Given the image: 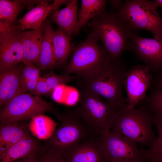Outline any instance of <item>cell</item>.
I'll use <instances>...</instances> for the list:
<instances>
[{
  "instance_id": "6da1fadb",
  "label": "cell",
  "mask_w": 162,
  "mask_h": 162,
  "mask_svg": "<svg viewBox=\"0 0 162 162\" xmlns=\"http://www.w3.org/2000/svg\"><path fill=\"white\" fill-rule=\"evenodd\" d=\"M127 67L126 63L121 58L114 59L109 56L100 69L87 76H76L74 80L81 90L94 93L122 108L127 105L122 94Z\"/></svg>"
},
{
  "instance_id": "7a4b0ae2",
  "label": "cell",
  "mask_w": 162,
  "mask_h": 162,
  "mask_svg": "<svg viewBox=\"0 0 162 162\" xmlns=\"http://www.w3.org/2000/svg\"><path fill=\"white\" fill-rule=\"evenodd\" d=\"M140 105L134 109L127 105L122 108L110 130L148 148L157 137L152 127L153 117L144 105Z\"/></svg>"
},
{
  "instance_id": "3957f363",
  "label": "cell",
  "mask_w": 162,
  "mask_h": 162,
  "mask_svg": "<svg viewBox=\"0 0 162 162\" xmlns=\"http://www.w3.org/2000/svg\"><path fill=\"white\" fill-rule=\"evenodd\" d=\"M88 24L92 29L88 35L101 41L111 58H121L123 52L127 50L131 32L123 22L114 14L106 11Z\"/></svg>"
},
{
  "instance_id": "277c9868",
  "label": "cell",
  "mask_w": 162,
  "mask_h": 162,
  "mask_svg": "<svg viewBox=\"0 0 162 162\" xmlns=\"http://www.w3.org/2000/svg\"><path fill=\"white\" fill-rule=\"evenodd\" d=\"M154 1L126 0L120 10L113 14L131 32L145 30L154 38H162V17L157 11Z\"/></svg>"
},
{
  "instance_id": "5b68a950",
  "label": "cell",
  "mask_w": 162,
  "mask_h": 162,
  "mask_svg": "<svg viewBox=\"0 0 162 162\" xmlns=\"http://www.w3.org/2000/svg\"><path fill=\"white\" fill-rule=\"evenodd\" d=\"M81 90L79 104L74 109L92 134L98 136L104 130H110L121 108L94 93Z\"/></svg>"
},
{
  "instance_id": "8992f818",
  "label": "cell",
  "mask_w": 162,
  "mask_h": 162,
  "mask_svg": "<svg viewBox=\"0 0 162 162\" xmlns=\"http://www.w3.org/2000/svg\"><path fill=\"white\" fill-rule=\"evenodd\" d=\"M62 123L50 139V152L62 157L94 136L74 109L62 116Z\"/></svg>"
},
{
  "instance_id": "52a82bcc",
  "label": "cell",
  "mask_w": 162,
  "mask_h": 162,
  "mask_svg": "<svg viewBox=\"0 0 162 162\" xmlns=\"http://www.w3.org/2000/svg\"><path fill=\"white\" fill-rule=\"evenodd\" d=\"M98 42L88 35L85 40L74 47L72 57L65 67L64 74H74L78 76L86 77L101 68L109 56Z\"/></svg>"
},
{
  "instance_id": "ba28073f",
  "label": "cell",
  "mask_w": 162,
  "mask_h": 162,
  "mask_svg": "<svg viewBox=\"0 0 162 162\" xmlns=\"http://www.w3.org/2000/svg\"><path fill=\"white\" fill-rule=\"evenodd\" d=\"M46 112L54 113L61 121L62 116L53 108L52 104L39 96L22 92L8 102L1 109V122H11L31 119Z\"/></svg>"
},
{
  "instance_id": "9c48e42d",
  "label": "cell",
  "mask_w": 162,
  "mask_h": 162,
  "mask_svg": "<svg viewBox=\"0 0 162 162\" xmlns=\"http://www.w3.org/2000/svg\"><path fill=\"white\" fill-rule=\"evenodd\" d=\"M104 156L108 162H146L142 148L136 142L110 130L99 134Z\"/></svg>"
},
{
  "instance_id": "30bf717a",
  "label": "cell",
  "mask_w": 162,
  "mask_h": 162,
  "mask_svg": "<svg viewBox=\"0 0 162 162\" xmlns=\"http://www.w3.org/2000/svg\"><path fill=\"white\" fill-rule=\"evenodd\" d=\"M23 31L19 24L10 25L0 20V69L12 67L22 62Z\"/></svg>"
},
{
  "instance_id": "8fae6325",
  "label": "cell",
  "mask_w": 162,
  "mask_h": 162,
  "mask_svg": "<svg viewBox=\"0 0 162 162\" xmlns=\"http://www.w3.org/2000/svg\"><path fill=\"white\" fill-rule=\"evenodd\" d=\"M127 50L132 52L154 74L162 73V38H147L131 32Z\"/></svg>"
},
{
  "instance_id": "7c38bea8",
  "label": "cell",
  "mask_w": 162,
  "mask_h": 162,
  "mask_svg": "<svg viewBox=\"0 0 162 162\" xmlns=\"http://www.w3.org/2000/svg\"><path fill=\"white\" fill-rule=\"evenodd\" d=\"M153 79L152 73L144 64H136L127 70L124 85L127 94L126 101L128 108H136L145 99L146 92L152 86Z\"/></svg>"
},
{
  "instance_id": "4fadbf2b",
  "label": "cell",
  "mask_w": 162,
  "mask_h": 162,
  "mask_svg": "<svg viewBox=\"0 0 162 162\" xmlns=\"http://www.w3.org/2000/svg\"><path fill=\"white\" fill-rule=\"evenodd\" d=\"M62 158L64 162H108L99 136L86 139Z\"/></svg>"
},
{
  "instance_id": "5bb4252c",
  "label": "cell",
  "mask_w": 162,
  "mask_h": 162,
  "mask_svg": "<svg viewBox=\"0 0 162 162\" xmlns=\"http://www.w3.org/2000/svg\"><path fill=\"white\" fill-rule=\"evenodd\" d=\"M22 64L0 69V106H4L22 92L20 76L25 66Z\"/></svg>"
},
{
  "instance_id": "9a60e30c",
  "label": "cell",
  "mask_w": 162,
  "mask_h": 162,
  "mask_svg": "<svg viewBox=\"0 0 162 162\" xmlns=\"http://www.w3.org/2000/svg\"><path fill=\"white\" fill-rule=\"evenodd\" d=\"M71 0H54L50 4V1L46 0L38 5L20 19L18 22L21 29H35L38 28L45 20L49 13L58 9L60 5L68 4Z\"/></svg>"
},
{
  "instance_id": "2e32d148",
  "label": "cell",
  "mask_w": 162,
  "mask_h": 162,
  "mask_svg": "<svg viewBox=\"0 0 162 162\" xmlns=\"http://www.w3.org/2000/svg\"><path fill=\"white\" fill-rule=\"evenodd\" d=\"M78 0H72L64 8L57 9L51 13V20L57 24L71 38L74 34H78L77 18Z\"/></svg>"
},
{
  "instance_id": "e0dca14e",
  "label": "cell",
  "mask_w": 162,
  "mask_h": 162,
  "mask_svg": "<svg viewBox=\"0 0 162 162\" xmlns=\"http://www.w3.org/2000/svg\"><path fill=\"white\" fill-rule=\"evenodd\" d=\"M43 22L37 28L23 32L22 38L24 52L23 64H38L42 41Z\"/></svg>"
},
{
  "instance_id": "ac0fdd59",
  "label": "cell",
  "mask_w": 162,
  "mask_h": 162,
  "mask_svg": "<svg viewBox=\"0 0 162 162\" xmlns=\"http://www.w3.org/2000/svg\"><path fill=\"white\" fill-rule=\"evenodd\" d=\"M38 149L37 142L27 131L22 139L0 155L1 162H13L19 158L35 155Z\"/></svg>"
},
{
  "instance_id": "d6986e66",
  "label": "cell",
  "mask_w": 162,
  "mask_h": 162,
  "mask_svg": "<svg viewBox=\"0 0 162 162\" xmlns=\"http://www.w3.org/2000/svg\"><path fill=\"white\" fill-rule=\"evenodd\" d=\"M54 32L50 21L46 19L43 22L42 48L37 64L41 69H52L57 65L53 46Z\"/></svg>"
},
{
  "instance_id": "ffe728a7",
  "label": "cell",
  "mask_w": 162,
  "mask_h": 162,
  "mask_svg": "<svg viewBox=\"0 0 162 162\" xmlns=\"http://www.w3.org/2000/svg\"><path fill=\"white\" fill-rule=\"evenodd\" d=\"M19 122H1L0 155L22 139L27 132L26 127Z\"/></svg>"
},
{
  "instance_id": "44dd1931",
  "label": "cell",
  "mask_w": 162,
  "mask_h": 162,
  "mask_svg": "<svg viewBox=\"0 0 162 162\" xmlns=\"http://www.w3.org/2000/svg\"><path fill=\"white\" fill-rule=\"evenodd\" d=\"M71 38L60 28L54 31L52 43L54 55L57 65L65 64L73 47L70 40Z\"/></svg>"
},
{
  "instance_id": "7402d4cb",
  "label": "cell",
  "mask_w": 162,
  "mask_h": 162,
  "mask_svg": "<svg viewBox=\"0 0 162 162\" xmlns=\"http://www.w3.org/2000/svg\"><path fill=\"white\" fill-rule=\"evenodd\" d=\"M56 123L50 117L42 114L32 118L28 127L32 134L40 140L50 139L56 129Z\"/></svg>"
},
{
  "instance_id": "603a6c76",
  "label": "cell",
  "mask_w": 162,
  "mask_h": 162,
  "mask_svg": "<svg viewBox=\"0 0 162 162\" xmlns=\"http://www.w3.org/2000/svg\"><path fill=\"white\" fill-rule=\"evenodd\" d=\"M106 0H82L78 14V30L90 19L106 11Z\"/></svg>"
},
{
  "instance_id": "cb8c5ba5",
  "label": "cell",
  "mask_w": 162,
  "mask_h": 162,
  "mask_svg": "<svg viewBox=\"0 0 162 162\" xmlns=\"http://www.w3.org/2000/svg\"><path fill=\"white\" fill-rule=\"evenodd\" d=\"M24 7L18 0H0V20L10 25L19 24L17 17Z\"/></svg>"
},
{
  "instance_id": "d4e9b609",
  "label": "cell",
  "mask_w": 162,
  "mask_h": 162,
  "mask_svg": "<svg viewBox=\"0 0 162 162\" xmlns=\"http://www.w3.org/2000/svg\"><path fill=\"white\" fill-rule=\"evenodd\" d=\"M40 76L39 68L31 63L25 65L21 71L20 76L22 91H28L33 94Z\"/></svg>"
},
{
  "instance_id": "484cf974",
  "label": "cell",
  "mask_w": 162,
  "mask_h": 162,
  "mask_svg": "<svg viewBox=\"0 0 162 162\" xmlns=\"http://www.w3.org/2000/svg\"><path fill=\"white\" fill-rule=\"evenodd\" d=\"M158 136L150 146L147 149L143 148L146 159L150 162H162V120L154 118Z\"/></svg>"
},
{
  "instance_id": "4316f807",
  "label": "cell",
  "mask_w": 162,
  "mask_h": 162,
  "mask_svg": "<svg viewBox=\"0 0 162 162\" xmlns=\"http://www.w3.org/2000/svg\"><path fill=\"white\" fill-rule=\"evenodd\" d=\"M150 92L140 103L144 105L153 118L162 120V90L151 88Z\"/></svg>"
},
{
  "instance_id": "83f0119b",
  "label": "cell",
  "mask_w": 162,
  "mask_h": 162,
  "mask_svg": "<svg viewBox=\"0 0 162 162\" xmlns=\"http://www.w3.org/2000/svg\"><path fill=\"white\" fill-rule=\"evenodd\" d=\"M44 76L50 93H52L59 86L65 85L74 80L75 78V76H71L70 74L57 75L52 71Z\"/></svg>"
},
{
  "instance_id": "f1b7e54d",
  "label": "cell",
  "mask_w": 162,
  "mask_h": 162,
  "mask_svg": "<svg viewBox=\"0 0 162 162\" xmlns=\"http://www.w3.org/2000/svg\"><path fill=\"white\" fill-rule=\"evenodd\" d=\"M71 90L65 85L57 87L51 93L52 98L56 102L69 104L71 98Z\"/></svg>"
},
{
  "instance_id": "f546056e",
  "label": "cell",
  "mask_w": 162,
  "mask_h": 162,
  "mask_svg": "<svg viewBox=\"0 0 162 162\" xmlns=\"http://www.w3.org/2000/svg\"><path fill=\"white\" fill-rule=\"evenodd\" d=\"M50 93L44 76H40L34 92L33 94L39 96Z\"/></svg>"
},
{
  "instance_id": "4dcf8cb0",
  "label": "cell",
  "mask_w": 162,
  "mask_h": 162,
  "mask_svg": "<svg viewBox=\"0 0 162 162\" xmlns=\"http://www.w3.org/2000/svg\"><path fill=\"white\" fill-rule=\"evenodd\" d=\"M41 162H64V161L60 155L50 152Z\"/></svg>"
},
{
  "instance_id": "1f68e13d",
  "label": "cell",
  "mask_w": 162,
  "mask_h": 162,
  "mask_svg": "<svg viewBox=\"0 0 162 162\" xmlns=\"http://www.w3.org/2000/svg\"><path fill=\"white\" fill-rule=\"evenodd\" d=\"M109 2L111 10L110 12L113 14L119 11L124 4L122 0H110Z\"/></svg>"
},
{
  "instance_id": "d6a6232c",
  "label": "cell",
  "mask_w": 162,
  "mask_h": 162,
  "mask_svg": "<svg viewBox=\"0 0 162 162\" xmlns=\"http://www.w3.org/2000/svg\"><path fill=\"white\" fill-rule=\"evenodd\" d=\"M19 2L23 4L24 6H26L28 9H30L34 5L40 4L46 2V0H18Z\"/></svg>"
},
{
  "instance_id": "836d02e7",
  "label": "cell",
  "mask_w": 162,
  "mask_h": 162,
  "mask_svg": "<svg viewBox=\"0 0 162 162\" xmlns=\"http://www.w3.org/2000/svg\"><path fill=\"white\" fill-rule=\"evenodd\" d=\"M151 87L162 90V73L159 74L156 78L153 77Z\"/></svg>"
},
{
  "instance_id": "e575fe53",
  "label": "cell",
  "mask_w": 162,
  "mask_h": 162,
  "mask_svg": "<svg viewBox=\"0 0 162 162\" xmlns=\"http://www.w3.org/2000/svg\"><path fill=\"white\" fill-rule=\"evenodd\" d=\"M19 162H41L38 161L35 158V155L25 158L23 160Z\"/></svg>"
},
{
  "instance_id": "d590c367",
  "label": "cell",
  "mask_w": 162,
  "mask_h": 162,
  "mask_svg": "<svg viewBox=\"0 0 162 162\" xmlns=\"http://www.w3.org/2000/svg\"><path fill=\"white\" fill-rule=\"evenodd\" d=\"M154 1L157 3L158 7L160 6L162 9V0H155Z\"/></svg>"
},
{
  "instance_id": "8d00e7d4",
  "label": "cell",
  "mask_w": 162,
  "mask_h": 162,
  "mask_svg": "<svg viewBox=\"0 0 162 162\" xmlns=\"http://www.w3.org/2000/svg\"><path fill=\"white\" fill-rule=\"evenodd\" d=\"M146 162H150V161H147Z\"/></svg>"
}]
</instances>
